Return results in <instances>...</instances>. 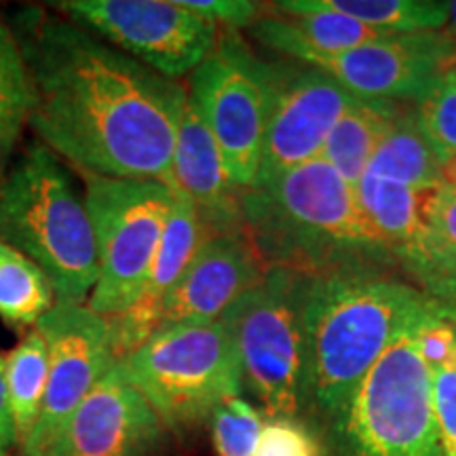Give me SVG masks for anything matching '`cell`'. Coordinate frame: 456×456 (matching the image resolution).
Segmentation results:
<instances>
[{
  "instance_id": "obj_18",
  "label": "cell",
  "mask_w": 456,
  "mask_h": 456,
  "mask_svg": "<svg viewBox=\"0 0 456 456\" xmlns=\"http://www.w3.org/2000/svg\"><path fill=\"white\" fill-rule=\"evenodd\" d=\"M171 188L191 199L208 235L245 232L241 191L232 184L218 142L191 98L175 138Z\"/></svg>"
},
{
  "instance_id": "obj_13",
  "label": "cell",
  "mask_w": 456,
  "mask_h": 456,
  "mask_svg": "<svg viewBox=\"0 0 456 456\" xmlns=\"http://www.w3.org/2000/svg\"><path fill=\"white\" fill-rule=\"evenodd\" d=\"M357 100L317 68L273 64L271 114L254 186L322 155L330 131Z\"/></svg>"
},
{
  "instance_id": "obj_19",
  "label": "cell",
  "mask_w": 456,
  "mask_h": 456,
  "mask_svg": "<svg viewBox=\"0 0 456 456\" xmlns=\"http://www.w3.org/2000/svg\"><path fill=\"white\" fill-rule=\"evenodd\" d=\"M444 169L446 163L420 129L414 110H402L370 159L366 174L425 195L446 182Z\"/></svg>"
},
{
  "instance_id": "obj_33",
  "label": "cell",
  "mask_w": 456,
  "mask_h": 456,
  "mask_svg": "<svg viewBox=\"0 0 456 456\" xmlns=\"http://www.w3.org/2000/svg\"><path fill=\"white\" fill-rule=\"evenodd\" d=\"M444 178H446L448 184H456V161H450L444 169Z\"/></svg>"
},
{
  "instance_id": "obj_16",
  "label": "cell",
  "mask_w": 456,
  "mask_h": 456,
  "mask_svg": "<svg viewBox=\"0 0 456 456\" xmlns=\"http://www.w3.org/2000/svg\"><path fill=\"white\" fill-rule=\"evenodd\" d=\"M266 269L245 232L208 235L165 300L161 326L218 322Z\"/></svg>"
},
{
  "instance_id": "obj_2",
  "label": "cell",
  "mask_w": 456,
  "mask_h": 456,
  "mask_svg": "<svg viewBox=\"0 0 456 456\" xmlns=\"http://www.w3.org/2000/svg\"><path fill=\"white\" fill-rule=\"evenodd\" d=\"M241 218L269 266L323 277L395 265L355 188L322 157L241 191Z\"/></svg>"
},
{
  "instance_id": "obj_3",
  "label": "cell",
  "mask_w": 456,
  "mask_h": 456,
  "mask_svg": "<svg viewBox=\"0 0 456 456\" xmlns=\"http://www.w3.org/2000/svg\"><path fill=\"white\" fill-rule=\"evenodd\" d=\"M446 309L454 306L379 271L313 277L306 334L313 397L319 408L338 423L370 370L393 342Z\"/></svg>"
},
{
  "instance_id": "obj_31",
  "label": "cell",
  "mask_w": 456,
  "mask_h": 456,
  "mask_svg": "<svg viewBox=\"0 0 456 456\" xmlns=\"http://www.w3.org/2000/svg\"><path fill=\"white\" fill-rule=\"evenodd\" d=\"M15 446H20V440H17L13 414H11L4 355H0V454H11Z\"/></svg>"
},
{
  "instance_id": "obj_8",
  "label": "cell",
  "mask_w": 456,
  "mask_h": 456,
  "mask_svg": "<svg viewBox=\"0 0 456 456\" xmlns=\"http://www.w3.org/2000/svg\"><path fill=\"white\" fill-rule=\"evenodd\" d=\"M174 188L155 180L85 175V203L98 248V281L87 306L121 315L138 300L155 262Z\"/></svg>"
},
{
  "instance_id": "obj_32",
  "label": "cell",
  "mask_w": 456,
  "mask_h": 456,
  "mask_svg": "<svg viewBox=\"0 0 456 456\" xmlns=\"http://www.w3.org/2000/svg\"><path fill=\"white\" fill-rule=\"evenodd\" d=\"M446 32L456 37V0L454 3H448V24H446Z\"/></svg>"
},
{
  "instance_id": "obj_15",
  "label": "cell",
  "mask_w": 456,
  "mask_h": 456,
  "mask_svg": "<svg viewBox=\"0 0 456 456\" xmlns=\"http://www.w3.org/2000/svg\"><path fill=\"white\" fill-rule=\"evenodd\" d=\"M355 192L393 262L406 269L420 292L456 309V265L427 226L423 195L370 174H363Z\"/></svg>"
},
{
  "instance_id": "obj_17",
  "label": "cell",
  "mask_w": 456,
  "mask_h": 456,
  "mask_svg": "<svg viewBox=\"0 0 456 456\" xmlns=\"http://www.w3.org/2000/svg\"><path fill=\"white\" fill-rule=\"evenodd\" d=\"M205 237L208 232H205L195 205L182 192L174 191V201H171L161 243H159L144 289L127 311L121 315L108 317L117 363L140 349L161 326L165 300L174 285L180 281V277L184 275L186 266L191 265L192 256L197 254Z\"/></svg>"
},
{
  "instance_id": "obj_24",
  "label": "cell",
  "mask_w": 456,
  "mask_h": 456,
  "mask_svg": "<svg viewBox=\"0 0 456 456\" xmlns=\"http://www.w3.org/2000/svg\"><path fill=\"white\" fill-rule=\"evenodd\" d=\"M30 83L13 28L0 17V161L20 144L30 118Z\"/></svg>"
},
{
  "instance_id": "obj_9",
  "label": "cell",
  "mask_w": 456,
  "mask_h": 456,
  "mask_svg": "<svg viewBox=\"0 0 456 456\" xmlns=\"http://www.w3.org/2000/svg\"><path fill=\"white\" fill-rule=\"evenodd\" d=\"M188 98L218 142L232 184L252 188L271 114L273 64L258 60L235 30H226L192 72Z\"/></svg>"
},
{
  "instance_id": "obj_7",
  "label": "cell",
  "mask_w": 456,
  "mask_h": 456,
  "mask_svg": "<svg viewBox=\"0 0 456 456\" xmlns=\"http://www.w3.org/2000/svg\"><path fill=\"white\" fill-rule=\"evenodd\" d=\"M420 326L385 351L338 420L346 456H444Z\"/></svg>"
},
{
  "instance_id": "obj_11",
  "label": "cell",
  "mask_w": 456,
  "mask_h": 456,
  "mask_svg": "<svg viewBox=\"0 0 456 456\" xmlns=\"http://www.w3.org/2000/svg\"><path fill=\"white\" fill-rule=\"evenodd\" d=\"M37 328L49 346V379L38 423L20 448L24 456H43L102 376L117 366L110 322L87 305L57 300Z\"/></svg>"
},
{
  "instance_id": "obj_12",
  "label": "cell",
  "mask_w": 456,
  "mask_h": 456,
  "mask_svg": "<svg viewBox=\"0 0 456 456\" xmlns=\"http://www.w3.org/2000/svg\"><path fill=\"white\" fill-rule=\"evenodd\" d=\"M302 64L317 68L359 100L414 102L456 68V37L446 32L391 34L340 53H313Z\"/></svg>"
},
{
  "instance_id": "obj_27",
  "label": "cell",
  "mask_w": 456,
  "mask_h": 456,
  "mask_svg": "<svg viewBox=\"0 0 456 456\" xmlns=\"http://www.w3.org/2000/svg\"><path fill=\"white\" fill-rule=\"evenodd\" d=\"M254 456H322L313 433L294 419H271L260 433Z\"/></svg>"
},
{
  "instance_id": "obj_22",
  "label": "cell",
  "mask_w": 456,
  "mask_h": 456,
  "mask_svg": "<svg viewBox=\"0 0 456 456\" xmlns=\"http://www.w3.org/2000/svg\"><path fill=\"white\" fill-rule=\"evenodd\" d=\"M57 302L49 277L34 262L0 241V319L13 330H34Z\"/></svg>"
},
{
  "instance_id": "obj_21",
  "label": "cell",
  "mask_w": 456,
  "mask_h": 456,
  "mask_svg": "<svg viewBox=\"0 0 456 456\" xmlns=\"http://www.w3.org/2000/svg\"><path fill=\"white\" fill-rule=\"evenodd\" d=\"M11 414L20 448L32 436L43 410L49 379V346L41 330L34 328L21 336L15 349L4 355Z\"/></svg>"
},
{
  "instance_id": "obj_14",
  "label": "cell",
  "mask_w": 456,
  "mask_h": 456,
  "mask_svg": "<svg viewBox=\"0 0 456 456\" xmlns=\"http://www.w3.org/2000/svg\"><path fill=\"white\" fill-rule=\"evenodd\" d=\"M165 427L121 363L74 410L43 456H152Z\"/></svg>"
},
{
  "instance_id": "obj_4",
  "label": "cell",
  "mask_w": 456,
  "mask_h": 456,
  "mask_svg": "<svg viewBox=\"0 0 456 456\" xmlns=\"http://www.w3.org/2000/svg\"><path fill=\"white\" fill-rule=\"evenodd\" d=\"M0 241L49 277L57 300L87 305L98 281V248L85 197L60 157L28 146L0 182Z\"/></svg>"
},
{
  "instance_id": "obj_30",
  "label": "cell",
  "mask_w": 456,
  "mask_h": 456,
  "mask_svg": "<svg viewBox=\"0 0 456 456\" xmlns=\"http://www.w3.org/2000/svg\"><path fill=\"white\" fill-rule=\"evenodd\" d=\"M186 9L197 13L216 28H226V30H237V28H252L258 21L260 4L249 3V0H188Z\"/></svg>"
},
{
  "instance_id": "obj_34",
  "label": "cell",
  "mask_w": 456,
  "mask_h": 456,
  "mask_svg": "<svg viewBox=\"0 0 456 456\" xmlns=\"http://www.w3.org/2000/svg\"><path fill=\"white\" fill-rule=\"evenodd\" d=\"M0 456H11V454H0Z\"/></svg>"
},
{
  "instance_id": "obj_28",
  "label": "cell",
  "mask_w": 456,
  "mask_h": 456,
  "mask_svg": "<svg viewBox=\"0 0 456 456\" xmlns=\"http://www.w3.org/2000/svg\"><path fill=\"white\" fill-rule=\"evenodd\" d=\"M433 410L444 456H456V346L448 362L433 370Z\"/></svg>"
},
{
  "instance_id": "obj_29",
  "label": "cell",
  "mask_w": 456,
  "mask_h": 456,
  "mask_svg": "<svg viewBox=\"0 0 456 456\" xmlns=\"http://www.w3.org/2000/svg\"><path fill=\"white\" fill-rule=\"evenodd\" d=\"M423 218L440 248L456 265V184L444 182L423 195Z\"/></svg>"
},
{
  "instance_id": "obj_5",
  "label": "cell",
  "mask_w": 456,
  "mask_h": 456,
  "mask_svg": "<svg viewBox=\"0 0 456 456\" xmlns=\"http://www.w3.org/2000/svg\"><path fill=\"white\" fill-rule=\"evenodd\" d=\"M313 277L269 266L222 315L241 362L243 383L271 419H296L313 397L306 300Z\"/></svg>"
},
{
  "instance_id": "obj_1",
  "label": "cell",
  "mask_w": 456,
  "mask_h": 456,
  "mask_svg": "<svg viewBox=\"0 0 456 456\" xmlns=\"http://www.w3.org/2000/svg\"><path fill=\"white\" fill-rule=\"evenodd\" d=\"M11 28L30 83L28 127L43 146L83 175L171 188L184 85L53 11L26 7Z\"/></svg>"
},
{
  "instance_id": "obj_10",
  "label": "cell",
  "mask_w": 456,
  "mask_h": 456,
  "mask_svg": "<svg viewBox=\"0 0 456 456\" xmlns=\"http://www.w3.org/2000/svg\"><path fill=\"white\" fill-rule=\"evenodd\" d=\"M51 7L174 81L195 72L220 37L182 0H68Z\"/></svg>"
},
{
  "instance_id": "obj_23",
  "label": "cell",
  "mask_w": 456,
  "mask_h": 456,
  "mask_svg": "<svg viewBox=\"0 0 456 456\" xmlns=\"http://www.w3.org/2000/svg\"><path fill=\"white\" fill-rule=\"evenodd\" d=\"M313 9L336 11L385 34L437 32L448 24V3L437 0H305Z\"/></svg>"
},
{
  "instance_id": "obj_20",
  "label": "cell",
  "mask_w": 456,
  "mask_h": 456,
  "mask_svg": "<svg viewBox=\"0 0 456 456\" xmlns=\"http://www.w3.org/2000/svg\"><path fill=\"white\" fill-rule=\"evenodd\" d=\"M399 112L402 106L395 102L357 100L330 131L319 157L355 188Z\"/></svg>"
},
{
  "instance_id": "obj_26",
  "label": "cell",
  "mask_w": 456,
  "mask_h": 456,
  "mask_svg": "<svg viewBox=\"0 0 456 456\" xmlns=\"http://www.w3.org/2000/svg\"><path fill=\"white\" fill-rule=\"evenodd\" d=\"M209 420L216 456H254L265 420L252 403L243 397L226 399Z\"/></svg>"
},
{
  "instance_id": "obj_25",
  "label": "cell",
  "mask_w": 456,
  "mask_h": 456,
  "mask_svg": "<svg viewBox=\"0 0 456 456\" xmlns=\"http://www.w3.org/2000/svg\"><path fill=\"white\" fill-rule=\"evenodd\" d=\"M414 114L442 161H456V68L433 85Z\"/></svg>"
},
{
  "instance_id": "obj_6",
  "label": "cell",
  "mask_w": 456,
  "mask_h": 456,
  "mask_svg": "<svg viewBox=\"0 0 456 456\" xmlns=\"http://www.w3.org/2000/svg\"><path fill=\"white\" fill-rule=\"evenodd\" d=\"M118 363L165 429L203 423L226 399L241 397V362L222 319L161 326Z\"/></svg>"
}]
</instances>
